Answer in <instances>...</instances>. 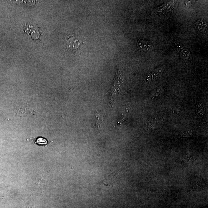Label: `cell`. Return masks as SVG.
I'll return each mask as SVG.
<instances>
[{"label": "cell", "mask_w": 208, "mask_h": 208, "mask_svg": "<svg viewBox=\"0 0 208 208\" xmlns=\"http://www.w3.org/2000/svg\"><path fill=\"white\" fill-rule=\"evenodd\" d=\"M68 45L70 48H78L80 46V42L78 39L72 37L69 38L68 41Z\"/></svg>", "instance_id": "obj_1"}, {"label": "cell", "mask_w": 208, "mask_h": 208, "mask_svg": "<svg viewBox=\"0 0 208 208\" xmlns=\"http://www.w3.org/2000/svg\"><path fill=\"white\" fill-rule=\"evenodd\" d=\"M96 115L97 122L96 124V127L97 130H99L101 129L102 126H103V123L104 121H103V115L99 112H96Z\"/></svg>", "instance_id": "obj_2"}, {"label": "cell", "mask_w": 208, "mask_h": 208, "mask_svg": "<svg viewBox=\"0 0 208 208\" xmlns=\"http://www.w3.org/2000/svg\"><path fill=\"white\" fill-rule=\"evenodd\" d=\"M196 112L199 117H202L204 115L203 108L201 104H199L196 107Z\"/></svg>", "instance_id": "obj_3"}, {"label": "cell", "mask_w": 208, "mask_h": 208, "mask_svg": "<svg viewBox=\"0 0 208 208\" xmlns=\"http://www.w3.org/2000/svg\"><path fill=\"white\" fill-rule=\"evenodd\" d=\"M36 143L39 145H45L47 143L46 140L45 138H40L37 139Z\"/></svg>", "instance_id": "obj_4"}]
</instances>
